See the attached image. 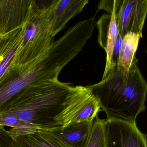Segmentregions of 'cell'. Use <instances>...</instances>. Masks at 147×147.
<instances>
[{
	"label": "cell",
	"mask_w": 147,
	"mask_h": 147,
	"mask_svg": "<svg viewBox=\"0 0 147 147\" xmlns=\"http://www.w3.org/2000/svg\"><path fill=\"white\" fill-rule=\"evenodd\" d=\"M76 95V87L58 79L34 82L0 109V119L12 118L14 130L32 133L63 126Z\"/></svg>",
	"instance_id": "1"
},
{
	"label": "cell",
	"mask_w": 147,
	"mask_h": 147,
	"mask_svg": "<svg viewBox=\"0 0 147 147\" xmlns=\"http://www.w3.org/2000/svg\"><path fill=\"white\" fill-rule=\"evenodd\" d=\"M96 98L107 119L136 122L145 110L147 83L137 64L129 72L118 71L117 67L98 83L87 86Z\"/></svg>",
	"instance_id": "2"
},
{
	"label": "cell",
	"mask_w": 147,
	"mask_h": 147,
	"mask_svg": "<svg viewBox=\"0 0 147 147\" xmlns=\"http://www.w3.org/2000/svg\"><path fill=\"white\" fill-rule=\"evenodd\" d=\"M66 66L55 42L38 57L24 65H17L0 86V109L13 96L30 84L58 79L59 74Z\"/></svg>",
	"instance_id": "3"
},
{
	"label": "cell",
	"mask_w": 147,
	"mask_h": 147,
	"mask_svg": "<svg viewBox=\"0 0 147 147\" xmlns=\"http://www.w3.org/2000/svg\"><path fill=\"white\" fill-rule=\"evenodd\" d=\"M59 1H38L30 19L24 26V43L17 59V65H24L38 57L55 42L53 17Z\"/></svg>",
	"instance_id": "4"
},
{
	"label": "cell",
	"mask_w": 147,
	"mask_h": 147,
	"mask_svg": "<svg viewBox=\"0 0 147 147\" xmlns=\"http://www.w3.org/2000/svg\"><path fill=\"white\" fill-rule=\"evenodd\" d=\"M146 0H116L115 14L118 33L123 38L128 32L143 37L147 17Z\"/></svg>",
	"instance_id": "5"
},
{
	"label": "cell",
	"mask_w": 147,
	"mask_h": 147,
	"mask_svg": "<svg viewBox=\"0 0 147 147\" xmlns=\"http://www.w3.org/2000/svg\"><path fill=\"white\" fill-rule=\"evenodd\" d=\"M38 4L36 0H0V36L24 26Z\"/></svg>",
	"instance_id": "6"
},
{
	"label": "cell",
	"mask_w": 147,
	"mask_h": 147,
	"mask_svg": "<svg viewBox=\"0 0 147 147\" xmlns=\"http://www.w3.org/2000/svg\"><path fill=\"white\" fill-rule=\"evenodd\" d=\"M106 147H147V135L142 133L136 122L105 119Z\"/></svg>",
	"instance_id": "7"
},
{
	"label": "cell",
	"mask_w": 147,
	"mask_h": 147,
	"mask_svg": "<svg viewBox=\"0 0 147 147\" xmlns=\"http://www.w3.org/2000/svg\"><path fill=\"white\" fill-rule=\"evenodd\" d=\"M115 5L111 14H104L100 18L96 26L98 30V42L106 54V64L102 79L107 77L117 66L113 60V51L118 36Z\"/></svg>",
	"instance_id": "8"
},
{
	"label": "cell",
	"mask_w": 147,
	"mask_h": 147,
	"mask_svg": "<svg viewBox=\"0 0 147 147\" xmlns=\"http://www.w3.org/2000/svg\"><path fill=\"white\" fill-rule=\"evenodd\" d=\"M24 41V26L1 36L0 39V83L17 66Z\"/></svg>",
	"instance_id": "9"
},
{
	"label": "cell",
	"mask_w": 147,
	"mask_h": 147,
	"mask_svg": "<svg viewBox=\"0 0 147 147\" xmlns=\"http://www.w3.org/2000/svg\"><path fill=\"white\" fill-rule=\"evenodd\" d=\"M100 111L98 102L90 89L87 86H78L77 99L67 125L73 123L94 121Z\"/></svg>",
	"instance_id": "10"
},
{
	"label": "cell",
	"mask_w": 147,
	"mask_h": 147,
	"mask_svg": "<svg viewBox=\"0 0 147 147\" xmlns=\"http://www.w3.org/2000/svg\"><path fill=\"white\" fill-rule=\"evenodd\" d=\"M94 121L70 123L49 130L66 147H86Z\"/></svg>",
	"instance_id": "11"
},
{
	"label": "cell",
	"mask_w": 147,
	"mask_h": 147,
	"mask_svg": "<svg viewBox=\"0 0 147 147\" xmlns=\"http://www.w3.org/2000/svg\"><path fill=\"white\" fill-rule=\"evenodd\" d=\"M88 2L87 0H59L53 17L52 30L54 36L65 28L71 19L80 13Z\"/></svg>",
	"instance_id": "12"
},
{
	"label": "cell",
	"mask_w": 147,
	"mask_h": 147,
	"mask_svg": "<svg viewBox=\"0 0 147 147\" xmlns=\"http://www.w3.org/2000/svg\"><path fill=\"white\" fill-rule=\"evenodd\" d=\"M140 38V36L133 32H128L125 35L117 60L116 67L118 71L129 72L133 65L137 64L135 55Z\"/></svg>",
	"instance_id": "13"
},
{
	"label": "cell",
	"mask_w": 147,
	"mask_h": 147,
	"mask_svg": "<svg viewBox=\"0 0 147 147\" xmlns=\"http://www.w3.org/2000/svg\"><path fill=\"white\" fill-rule=\"evenodd\" d=\"M19 147H66L50 131L37 129L13 138Z\"/></svg>",
	"instance_id": "14"
},
{
	"label": "cell",
	"mask_w": 147,
	"mask_h": 147,
	"mask_svg": "<svg viewBox=\"0 0 147 147\" xmlns=\"http://www.w3.org/2000/svg\"><path fill=\"white\" fill-rule=\"evenodd\" d=\"M86 147H106L105 119L95 117Z\"/></svg>",
	"instance_id": "15"
},
{
	"label": "cell",
	"mask_w": 147,
	"mask_h": 147,
	"mask_svg": "<svg viewBox=\"0 0 147 147\" xmlns=\"http://www.w3.org/2000/svg\"><path fill=\"white\" fill-rule=\"evenodd\" d=\"M0 147H19L9 131L1 125H0Z\"/></svg>",
	"instance_id": "16"
},
{
	"label": "cell",
	"mask_w": 147,
	"mask_h": 147,
	"mask_svg": "<svg viewBox=\"0 0 147 147\" xmlns=\"http://www.w3.org/2000/svg\"><path fill=\"white\" fill-rule=\"evenodd\" d=\"M123 38L120 36V35L118 33L117 38V41H116V43H115V46L114 47V49L113 51V60L114 62L117 64L116 62V58L117 57V60L118 57L119 55V54L120 49H121V46H122V43H123Z\"/></svg>",
	"instance_id": "17"
},
{
	"label": "cell",
	"mask_w": 147,
	"mask_h": 147,
	"mask_svg": "<svg viewBox=\"0 0 147 147\" xmlns=\"http://www.w3.org/2000/svg\"><path fill=\"white\" fill-rule=\"evenodd\" d=\"M1 36H0V39H1Z\"/></svg>",
	"instance_id": "18"
}]
</instances>
